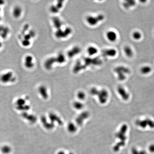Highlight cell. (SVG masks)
<instances>
[{
  "mask_svg": "<svg viewBox=\"0 0 154 154\" xmlns=\"http://www.w3.org/2000/svg\"><path fill=\"white\" fill-rule=\"evenodd\" d=\"M105 16L103 14H89L85 18V21L86 24L91 27L97 26L103 22Z\"/></svg>",
  "mask_w": 154,
  "mask_h": 154,
  "instance_id": "6da1fadb",
  "label": "cell"
},
{
  "mask_svg": "<svg viewBox=\"0 0 154 154\" xmlns=\"http://www.w3.org/2000/svg\"><path fill=\"white\" fill-rule=\"evenodd\" d=\"M115 73L117 75V77L120 80H125L126 78V75L130 73V70L127 67L120 65L117 66L114 69Z\"/></svg>",
  "mask_w": 154,
  "mask_h": 154,
  "instance_id": "7a4b0ae2",
  "label": "cell"
},
{
  "mask_svg": "<svg viewBox=\"0 0 154 154\" xmlns=\"http://www.w3.org/2000/svg\"><path fill=\"white\" fill-rule=\"evenodd\" d=\"M105 37L108 42L114 43L118 40V34L115 30L110 29L106 32Z\"/></svg>",
  "mask_w": 154,
  "mask_h": 154,
  "instance_id": "3957f363",
  "label": "cell"
},
{
  "mask_svg": "<svg viewBox=\"0 0 154 154\" xmlns=\"http://www.w3.org/2000/svg\"><path fill=\"white\" fill-rule=\"evenodd\" d=\"M117 54V50L114 48H108L103 51V55L105 57L110 59L115 58Z\"/></svg>",
  "mask_w": 154,
  "mask_h": 154,
  "instance_id": "277c9868",
  "label": "cell"
},
{
  "mask_svg": "<svg viewBox=\"0 0 154 154\" xmlns=\"http://www.w3.org/2000/svg\"><path fill=\"white\" fill-rule=\"evenodd\" d=\"M98 47L94 45H89L86 49V52L90 57H95L99 53Z\"/></svg>",
  "mask_w": 154,
  "mask_h": 154,
  "instance_id": "5b68a950",
  "label": "cell"
},
{
  "mask_svg": "<svg viewBox=\"0 0 154 154\" xmlns=\"http://www.w3.org/2000/svg\"><path fill=\"white\" fill-rule=\"evenodd\" d=\"M13 78L12 73L8 72L1 75L0 77V80L3 83H7L14 81V79Z\"/></svg>",
  "mask_w": 154,
  "mask_h": 154,
  "instance_id": "8992f818",
  "label": "cell"
},
{
  "mask_svg": "<svg viewBox=\"0 0 154 154\" xmlns=\"http://www.w3.org/2000/svg\"><path fill=\"white\" fill-rule=\"evenodd\" d=\"M81 51V48L79 47L75 46L68 51V55L70 58H73L80 53Z\"/></svg>",
  "mask_w": 154,
  "mask_h": 154,
  "instance_id": "52a82bcc",
  "label": "cell"
},
{
  "mask_svg": "<svg viewBox=\"0 0 154 154\" xmlns=\"http://www.w3.org/2000/svg\"><path fill=\"white\" fill-rule=\"evenodd\" d=\"M38 92L42 98L44 99H47L49 97L48 89L45 86H41L39 87Z\"/></svg>",
  "mask_w": 154,
  "mask_h": 154,
  "instance_id": "ba28073f",
  "label": "cell"
},
{
  "mask_svg": "<svg viewBox=\"0 0 154 154\" xmlns=\"http://www.w3.org/2000/svg\"><path fill=\"white\" fill-rule=\"evenodd\" d=\"M41 121L45 128L48 129H51L54 128V124L51 122L48 121L46 117L43 116L41 118Z\"/></svg>",
  "mask_w": 154,
  "mask_h": 154,
  "instance_id": "9c48e42d",
  "label": "cell"
},
{
  "mask_svg": "<svg viewBox=\"0 0 154 154\" xmlns=\"http://www.w3.org/2000/svg\"><path fill=\"white\" fill-rule=\"evenodd\" d=\"M49 120L52 124H54L55 122H57L59 125H61L62 124V121L61 120L55 113H51L49 114Z\"/></svg>",
  "mask_w": 154,
  "mask_h": 154,
  "instance_id": "30bf717a",
  "label": "cell"
},
{
  "mask_svg": "<svg viewBox=\"0 0 154 154\" xmlns=\"http://www.w3.org/2000/svg\"><path fill=\"white\" fill-rule=\"evenodd\" d=\"M125 55L128 58H131L133 56L134 51L132 48L129 46H125L123 49Z\"/></svg>",
  "mask_w": 154,
  "mask_h": 154,
  "instance_id": "8fae6325",
  "label": "cell"
},
{
  "mask_svg": "<svg viewBox=\"0 0 154 154\" xmlns=\"http://www.w3.org/2000/svg\"><path fill=\"white\" fill-rule=\"evenodd\" d=\"M118 92L122 98L125 100H127L129 98V95L122 87H119L118 89Z\"/></svg>",
  "mask_w": 154,
  "mask_h": 154,
  "instance_id": "7c38bea8",
  "label": "cell"
},
{
  "mask_svg": "<svg viewBox=\"0 0 154 154\" xmlns=\"http://www.w3.org/2000/svg\"><path fill=\"white\" fill-rule=\"evenodd\" d=\"M22 116L24 119L31 123L35 122L36 121V118L35 116L33 115L28 114L26 112L23 113Z\"/></svg>",
  "mask_w": 154,
  "mask_h": 154,
  "instance_id": "4fadbf2b",
  "label": "cell"
},
{
  "mask_svg": "<svg viewBox=\"0 0 154 154\" xmlns=\"http://www.w3.org/2000/svg\"><path fill=\"white\" fill-rule=\"evenodd\" d=\"M136 1L134 0L126 1L123 3V7L126 9H128L130 8L133 7L136 5Z\"/></svg>",
  "mask_w": 154,
  "mask_h": 154,
  "instance_id": "5bb4252c",
  "label": "cell"
},
{
  "mask_svg": "<svg viewBox=\"0 0 154 154\" xmlns=\"http://www.w3.org/2000/svg\"><path fill=\"white\" fill-rule=\"evenodd\" d=\"M152 71V68L151 66L148 65L142 66L140 69V72L143 75L149 74Z\"/></svg>",
  "mask_w": 154,
  "mask_h": 154,
  "instance_id": "9a60e30c",
  "label": "cell"
},
{
  "mask_svg": "<svg viewBox=\"0 0 154 154\" xmlns=\"http://www.w3.org/2000/svg\"><path fill=\"white\" fill-rule=\"evenodd\" d=\"M135 124L137 126L142 128H145L148 126L146 119L144 120H137Z\"/></svg>",
  "mask_w": 154,
  "mask_h": 154,
  "instance_id": "2e32d148",
  "label": "cell"
},
{
  "mask_svg": "<svg viewBox=\"0 0 154 154\" xmlns=\"http://www.w3.org/2000/svg\"><path fill=\"white\" fill-rule=\"evenodd\" d=\"M132 36L134 40H139L142 38V35L140 31H136L133 32Z\"/></svg>",
  "mask_w": 154,
  "mask_h": 154,
  "instance_id": "e0dca14e",
  "label": "cell"
},
{
  "mask_svg": "<svg viewBox=\"0 0 154 154\" xmlns=\"http://www.w3.org/2000/svg\"><path fill=\"white\" fill-rule=\"evenodd\" d=\"M1 152L4 154H9L12 152V148L9 146H4L1 147Z\"/></svg>",
  "mask_w": 154,
  "mask_h": 154,
  "instance_id": "ac0fdd59",
  "label": "cell"
},
{
  "mask_svg": "<svg viewBox=\"0 0 154 154\" xmlns=\"http://www.w3.org/2000/svg\"><path fill=\"white\" fill-rule=\"evenodd\" d=\"M26 101L24 99L19 98L16 101V104L17 107L22 106L26 105Z\"/></svg>",
  "mask_w": 154,
  "mask_h": 154,
  "instance_id": "d6986e66",
  "label": "cell"
},
{
  "mask_svg": "<svg viewBox=\"0 0 154 154\" xmlns=\"http://www.w3.org/2000/svg\"><path fill=\"white\" fill-rule=\"evenodd\" d=\"M21 13H22V9L20 7H16L14 9L13 14L14 15V17H19L21 15Z\"/></svg>",
  "mask_w": 154,
  "mask_h": 154,
  "instance_id": "ffe728a7",
  "label": "cell"
},
{
  "mask_svg": "<svg viewBox=\"0 0 154 154\" xmlns=\"http://www.w3.org/2000/svg\"><path fill=\"white\" fill-rule=\"evenodd\" d=\"M146 119L147 122L148 126H149L150 128H154V121L149 119Z\"/></svg>",
  "mask_w": 154,
  "mask_h": 154,
  "instance_id": "44dd1931",
  "label": "cell"
},
{
  "mask_svg": "<svg viewBox=\"0 0 154 154\" xmlns=\"http://www.w3.org/2000/svg\"><path fill=\"white\" fill-rule=\"evenodd\" d=\"M30 106L29 105H26L22 106L17 107V109L20 111H26L30 109Z\"/></svg>",
  "mask_w": 154,
  "mask_h": 154,
  "instance_id": "7402d4cb",
  "label": "cell"
},
{
  "mask_svg": "<svg viewBox=\"0 0 154 154\" xmlns=\"http://www.w3.org/2000/svg\"><path fill=\"white\" fill-rule=\"evenodd\" d=\"M75 126L72 124H69L68 126V129L70 132H74L75 130Z\"/></svg>",
  "mask_w": 154,
  "mask_h": 154,
  "instance_id": "603a6c76",
  "label": "cell"
},
{
  "mask_svg": "<svg viewBox=\"0 0 154 154\" xmlns=\"http://www.w3.org/2000/svg\"><path fill=\"white\" fill-rule=\"evenodd\" d=\"M74 106L77 109H81L83 107L82 104L79 103H75L74 104Z\"/></svg>",
  "mask_w": 154,
  "mask_h": 154,
  "instance_id": "cb8c5ba5",
  "label": "cell"
},
{
  "mask_svg": "<svg viewBox=\"0 0 154 154\" xmlns=\"http://www.w3.org/2000/svg\"><path fill=\"white\" fill-rule=\"evenodd\" d=\"M78 97L80 99H83L85 98V94L82 92H80L78 94Z\"/></svg>",
  "mask_w": 154,
  "mask_h": 154,
  "instance_id": "d4e9b609",
  "label": "cell"
},
{
  "mask_svg": "<svg viewBox=\"0 0 154 154\" xmlns=\"http://www.w3.org/2000/svg\"><path fill=\"white\" fill-rule=\"evenodd\" d=\"M148 150L152 153H154V144H151L148 147Z\"/></svg>",
  "mask_w": 154,
  "mask_h": 154,
  "instance_id": "484cf974",
  "label": "cell"
},
{
  "mask_svg": "<svg viewBox=\"0 0 154 154\" xmlns=\"http://www.w3.org/2000/svg\"><path fill=\"white\" fill-rule=\"evenodd\" d=\"M131 152L132 154H139V152H138L136 148H133Z\"/></svg>",
  "mask_w": 154,
  "mask_h": 154,
  "instance_id": "4316f807",
  "label": "cell"
},
{
  "mask_svg": "<svg viewBox=\"0 0 154 154\" xmlns=\"http://www.w3.org/2000/svg\"><path fill=\"white\" fill-rule=\"evenodd\" d=\"M57 154H66V153L64 151H60L59 152H58Z\"/></svg>",
  "mask_w": 154,
  "mask_h": 154,
  "instance_id": "83f0119b",
  "label": "cell"
},
{
  "mask_svg": "<svg viewBox=\"0 0 154 154\" xmlns=\"http://www.w3.org/2000/svg\"><path fill=\"white\" fill-rule=\"evenodd\" d=\"M68 154H74V153H73V152H70Z\"/></svg>",
  "mask_w": 154,
  "mask_h": 154,
  "instance_id": "f1b7e54d",
  "label": "cell"
}]
</instances>
